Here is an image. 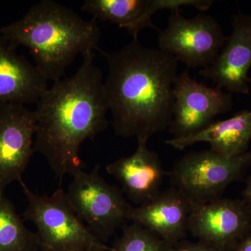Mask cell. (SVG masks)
<instances>
[{"instance_id":"cell-1","label":"cell","mask_w":251,"mask_h":251,"mask_svg":"<svg viewBox=\"0 0 251 251\" xmlns=\"http://www.w3.org/2000/svg\"><path fill=\"white\" fill-rule=\"evenodd\" d=\"M72 76L56 81L43 94L34 110V153L45 157L56 177L62 180L83 171L80 150L108 128L109 110L101 70L94 52L82 55Z\"/></svg>"},{"instance_id":"cell-8","label":"cell","mask_w":251,"mask_h":251,"mask_svg":"<svg viewBox=\"0 0 251 251\" xmlns=\"http://www.w3.org/2000/svg\"><path fill=\"white\" fill-rule=\"evenodd\" d=\"M170 133L184 138L202 130L221 114L232 110V94L218 87H208L184 71L175 81Z\"/></svg>"},{"instance_id":"cell-9","label":"cell","mask_w":251,"mask_h":251,"mask_svg":"<svg viewBox=\"0 0 251 251\" xmlns=\"http://www.w3.org/2000/svg\"><path fill=\"white\" fill-rule=\"evenodd\" d=\"M251 230V215L242 200L218 198L194 204L188 232L199 242L229 251Z\"/></svg>"},{"instance_id":"cell-15","label":"cell","mask_w":251,"mask_h":251,"mask_svg":"<svg viewBox=\"0 0 251 251\" xmlns=\"http://www.w3.org/2000/svg\"><path fill=\"white\" fill-rule=\"evenodd\" d=\"M251 140V110H243L230 118L214 121L194 134L171 138L166 143L183 150L198 143L209 144L216 152L227 156L247 152Z\"/></svg>"},{"instance_id":"cell-18","label":"cell","mask_w":251,"mask_h":251,"mask_svg":"<svg viewBox=\"0 0 251 251\" xmlns=\"http://www.w3.org/2000/svg\"><path fill=\"white\" fill-rule=\"evenodd\" d=\"M173 246L136 224L125 225L111 251H171Z\"/></svg>"},{"instance_id":"cell-2","label":"cell","mask_w":251,"mask_h":251,"mask_svg":"<svg viewBox=\"0 0 251 251\" xmlns=\"http://www.w3.org/2000/svg\"><path fill=\"white\" fill-rule=\"evenodd\" d=\"M97 50L108 63L104 91L115 133L148 144L153 135L168 129L179 75L176 59L138 39L115 52Z\"/></svg>"},{"instance_id":"cell-19","label":"cell","mask_w":251,"mask_h":251,"mask_svg":"<svg viewBox=\"0 0 251 251\" xmlns=\"http://www.w3.org/2000/svg\"><path fill=\"white\" fill-rule=\"evenodd\" d=\"M171 251H221L215 248L207 245L204 243L199 242H191L184 240L176 243L173 246Z\"/></svg>"},{"instance_id":"cell-22","label":"cell","mask_w":251,"mask_h":251,"mask_svg":"<svg viewBox=\"0 0 251 251\" xmlns=\"http://www.w3.org/2000/svg\"><path fill=\"white\" fill-rule=\"evenodd\" d=\"M111 251V249H109L107 246L102 247L93 248V249H87V250L82 251Z\"/></svg>"},{"instance_id":"cell-3","label":"cell","mask_w":251,"mask_h":251,"mask_svg":"<svg viewBox=\"0 0 251 251\" xmlns=\"http://www.w3.org/2000/svg\"><path fill=\"white\" fill-rule=\"evenodd\" d=\"M0 34L17 49L24 46L48 80L62 79L79 54L98 49L100 28L74 10L51 0L31 6L21 19L0 27Z\"/></svg>"},{"instance_id":"cell-5","label":"cell","mask_w":251,"mask_h":251,"mask_svg":"<svg viewBox=\"0 0 251 251\" xmlns=\"http://www.w3.org/2000/svg\"><path fill=\"white\" fill-rule=\"evenodd\" d=\"M251 167V150L227 156L213 150L192 151L175 163L169 175L172 186L194 204L221 198L229 185Z\"/></svg>"},{"instance_id":"cell-6","label":"cell","mask_w":251,"mask_h":251,"mask_svg":"<svg viewBox=\"0 0 251 251\" xmlns=\"http://www.w3.org/2000/svg\"><path fill=\"white\" fill-rule=\"evenodd\" d=\"M72 176L66 193L68 201L92 233L105 244L128 221L131 205L120 188L102 177L99 165L90 173L82 171Z\"/></svg>"},{"instance_id":"cell-10","label":"cell","mask_w":251,"mask_h":251,"mask_svg":"<svg viewBox=\"0 0 251 251\" xmlns=\"http://www.w3.org/2000/svg\"><path fill=\"white\" fill-rule=\"evenodd\" d=\"M35 112L24 105L6 103L0 108V192L21 182L34 153Z\"/></svg>"},{"instance_id":"cell-4","label":"cell","mask_w":251,"mask_h":251,"mask_svg":"<svg viewBox=\"0 0 251 251\" xmlns=\"http://www.w3.org/2000/svg\"><path fill=\"white\" fill-rule=\"evenodd\" d=\"M27 206L23 216L35 226L39 250L82 251L105 247L75 214L59 187L50 196L33 192L21 181Z\"/></svg>"},{"instance_id":"cell-13","label":"cell","mask_w":251,"mask_h":251,"mask_svg":"<svg viewBox=\"0 0 251 251\" xmlns=\"http://www.w3.org/2000/svg\"><path fill=\"white\" fill-rule=\"evenodd\" d=\"M107 173L122 185V191L138 206L159 194L166 173L161 159L147 144H138L133 154L122 157L105 167Z\"/></svg>"},{"instance_id":"cell-23","label":"cell","mask_w":251,"mask_h":251,"mask_svg":"<svg viewBox=\"0 0 251 251\" xmlns=\"http://www.w3.org/2000/svg\"><path fill=\"white\" fill-rule=\"evenodd\" d=\"M249 85H250V87H251V76L249 77Z\"/></svg>"},{"instance_id":"cell-14","label":"cell","mask_w":251,"mask_h":251,"mask_svg":"<svg viewBox=\"0 0 251 251\" xmlns=\"http://www.w3.org/2000/svg\"><path fill=\"white\" fill-rule=\"evenodd\" d=\"M16 50L0 34V104L36 103L49 80Z\"/></svg>"},{"instance_id":"cell-24","label":"cell","mask_w":251,"mask_h":251,"mask_svg":"<svg viewBox=\"0 0 251 251\" xmlns=\"http://www.w3.org/2000/svg\"><path fill=\"white\" fill-rule=\"evenodd\" d=\"M4 104H0V108H1V107H2V105H4Z\"/></svg>"},{"instance_id":"cell-17","label":"cell","mask_w":251,"mask_h":251,"mask_svg":"<svg viewBox=\"0 0 251 251\" xmlns=\"http://www.w3.org/2000/svg\"><path fill=\"white\" fill-rule=\"evenodd\" d=\"M35 232L25 226L4 192H0V251H38Z\"/></svg>"},{"instance_id":"cell-7","label":"cell","mask_w":251,"mask_h":251,"mask_svg":"<svg viewBox=\"0 0 251 251\" xmlns=\"http://www.w3.org/2000/svg\"><path fill=\"white\" fill-rule=\"evenodd\" d=\"M160 50L171 54L188 67H208L215 62L227 36L219 23L210 15L201 13L185 18L171 12L168 25L158 34Z\"/></svg>"},{"instance_id":"cell-16","label":"cell","mask_w":251,"mask_h":251,"mask_svg":"<svg viewBox=\"0 0 251 251\" xmlns=\"http://www.w3.org/2000/svg\"><path fill=\"white\" fill-rule=\"evenodd\" d=\"M81 10L96 21H108L126 29L133 39H138L145 28L159 30L152 22L153 14L161 10L159 0H86Z\"/></svg>"},{"instance_id":"cell-21","label":"cell","mask_w":251,"mask_h":251,"mask_svg":"<svg viewBox=\"0 0 251 251\" xmlns=\"http://www.w3.org/2000/svg\"><path fill=\"white\" fill-rule=\"evenodd\" d=\"M242 195V201L251 215V174L248 177Z\"/></svg>"},{"instance_id":"cell-12","label":"cell","mask_w":251,"mask_h":251,"mask_svg":"<svg viewBox=\"0 0 251 251\" xmlns=\"http://www.w3.org/2000/svg\"><path fill=\"white\" fill-rule=\"evenodd\" d=\"M193 205L187 196L171 186L147 204L131 206L127 220L173 246L186 239Z\"/></svg>"},{"instance_id":"cell-11","label":"cell","mask_w":251,"mask_h":251,"mask_svg":"<svg viewBox=\"0 0 251 251\" xmlns=\"http://www.w3.org/2000/svg\"><path fill=\"white\" fill-rule=\"evenodd\" d=\"M232 30L215 62L201 69L202 76L229 93L249 94L251 69V14L232 16Z\"/></svg>"},{"instance_id":"cell-20","label":"cell","mask_w":251,"mask_h":251,"mask_svg":"<svg viewBox=\"0 0 251 251\" xmlns=\"http://www.w3.org/2000/svg\"><path fill=\"white\" fill-rule=\"evenodd\" d=\"M229 251H251V230Z\"/></svg>"}]
</instances>
